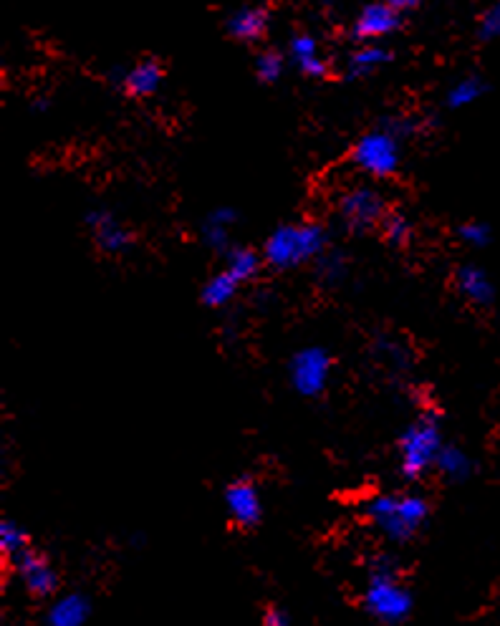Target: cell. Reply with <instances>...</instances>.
<instances>
[{"mask_svg":"<svg viewBox=\"0 0 500 626\" xmlns=\"http://www.w3.org/2000/svg\"><path fill=\"white\" fill-rule=\"evenodd\" d=\"M458 288L468 301L478 303V306H490L495 298V288L490 278L485 276L483 268L478 266H463L458 271Z\"/></svg>","mask_w":500,"mask_h":626,"instance_id":"obj_12","label":"cell"},{"mask_svg":"<svg viewBox=\"0 0 500 626\" xmlns=\"http://www.w3.org/2000/svg\"><path fill=\"white\" fill-rule=\"evenodd\" d=\"M16 568L21 573L23 584L31 594L36 596H48L56 591V573L48 568V563H43V558H38L33 551H21L16 558Z\"/></svg>","mask_w":500,"mask_h":626,"instance_id":"obj_9","label":"cell"},{"mask_svg":"<svg viewBox=\"0 0 500 626\" xmlns=\"http://www.w3.org/2000/svg\"><path fill=\"white\" fill-rule=\"evenodd\" d=\"M228 271L238 278L240 283L256 278L261 271V258H258L256 250L250 248H235L228 258Z\"/></svg>","mask_w":500,"mask_h":626,"instance_id":"obj_20","label":"cell"},{"mask_svg":"<svg viewBox=\"0 0 500 626\" xmlns=\"http://www.w3.org/2000/svg\"><path fill=\"white\" fill-rule=\"evenodd\" d=\"M389 61L387 48L377 46V43H367V46L357 48L352 56H349V74L352 76H369L372 71H377L379 66H384Z\"/></svg>","mask_w":500,"mask_h":626,"instance_id":"obj_17","label":"cell"},{"mask_svg":"<svg viewBox=\"0 0 500 626\" xmlns=\"http://www.w3.org/2000/svg\"><path fill=\"white\" fill-rule=\"evenodd\" d=\"M460 240L468 245H473V248H483V245L490 243V228L483 223H465L463 228L458 230Z\"/></svg>","mask_w":500,"mask_h":626,"instance_id":"obj_26","label":"cell"},{"mask_svg":"<svg viewBox=\"0 0 500 626\" xmlns=\"http://www.w3.org/2000/svg\"><path fill=\"white\" fill-rule=\"evenodd\" d=\"M326 233L319 225H283L268 238L266 263L276 271H288L324 253Z\"/></svg>","mask_w":500,"mask_h":626,"instance_id":"obj_1","label":"cell"},{"mask_svg":"<svg viewBox=\"0 0 500 626\" xmlns=\"http://www.w3.org/2000/svg\"><path fill=\"white\" fill-rule=\"evenodd\" d=\"M288 616H286V611H278V609H271L266 614V624L268 626H286L288 624Z\"/></svg>","mask_w":500,"mask_h":626,"instance_id":"obj_29","label":"cell"},{"mask_svg":"<svg viewBox=\"0 0 500 626\" xmlns=\"http://www.w3.org/2000/svg\"><path fill=\"white\" fill-rule=\"evenodd\" d=\"M480 36H483L485 41L500 38V0L493 3V6L483 13V18H480Z\"/></svg>","mask_w":500,"mask_h":626,"instance_id":"obj_28","label":"cell"},{"mask_svg":"<svg viewBox=\"0 0 500 626\" xmlns=\"http://www.w3.org/2000/svg\"><path fill=\"white\" fill-rule=\"evenodd\" d=\"M122 84L132 96H152L162 84L160 64L157 61H142L124 74Z\"/></svg>","mask_w":500,"mask_h":626,"instance_id":"obj_14","label":"cell"},{"mask_svg":"<svg viewBox=\"0 0 500 626\" xmlns=\"http://www.w3.org/2000/svg\"><path fill=\"white\" fill-rule=\"evenodd\" d=\"M387 6H392L394 11H407V8L417 6V0H384Z\"/></svg>","mask_w":500,"mask_h":626,"instance_id":"obj_30","label":"cell"},{"mask_svg":"<svg viewBox=\"0 0 500 626\" xmlns=\"http://www.w3.org/2000/svg\"><path fill=\"white\" fill-rule=\"evenodd\" d=\"M483 91H485V84L480 79H475V76L460 79L458 84L450 89V94H447V107H453V109L470 107V104H475V101L483 96Z\"/></svg>","mask_w":500,"mask_h":626,"instance_id":"obj_21","label":"cell"},{"mask_svg":"<svg viewBox=\"0 0 500 626\" xmlns=\"http://www.w3.org/2000/svg\"><path fill=\"white\" fill-rule=\"evenodd\" d=\"M435 465L440 467V473L447 475L450 480H465L473 473V462H470V457L465 455L460 447H442Z\"/></svg>","mask_w":500,"mask_h":626,"instance_id":"obj_19","label":"cell"},{"mask_svg":"<svg viewBox=\"0 0 500 626\" xmlns=\"http://www.w3.org/2000/svg\"><path fill=\"white\" fill-rule=\"evenodd\" d=\"M89 614H91L89 599L81 594H69L51 606L46 621L51 626H79L89 619Z\"/></svg>","mask_w":500,"mask_h":626,"instance_id":"obj_13","label":"cell"},{"mask_svg":"<svg viewBox=\"0 0 500 626\" xmlns=\"http://www.w3.org/2000/svg\"><path fill=\"white\" fill-rule=\"evenodd\" d=\"M256 74H258V79L266 81V84H273V81L281 79L283 59L276 54V51H266V54L258 56Z\"/></svg>","mask_w":500,"mask_h":626,"instance_id":"obj_24","label":"cell"},{"mask_svg":"<svg viewBox=\"0 0 500 626\" xmlns=\"http://www.w3.org/2000/svg\"><path fill=\"white\" fill-rule=\"evenodd\" d=\"M291 56L298 64V69L304 71L309 76H324L326 74V61L321 59L319 54V43H316L314 36H296L291 41Z\"/></svg>","mask_w":500,"mask_h":626,"instance_id":"obj_16","label":"cell"},{"mask_svg":"<svg viewBox=\"0 0 500 626\" xmlns=\"http://www.w3.org/2000/svg\"><path fill=\"white\" fill-rule=\"evenodd\" d=\"M26 546H28L26 531H23L18 523H13V520H3V523H0V551H3V556L16 558L18 553L26 551Z\"/></svg>","mask_w":500,"mask_h":626,"instance_id":"obj_22","label":"cell"},{"mask_svg":"<svg viewBox=\"0 0 500 626\" xmlns=\"http://www.w3.org/2000/svg\"><path fill=\"white\" fill-rule=\"evenodd\" d=\"M228 228H230V225H223V223H218V220H210L208 218V223L203 225L205 245H208L210 250H218V253L228 250V245H230Z\"/></svg>","mask_w":500,"mask_h":626,"instance_id":"obj_25","label":"cell"},{"mask_svg":"<svg viewBox=\"0 0 500 626\" xmlns=\"http://www.w3.org/2000/svg\"><path fill=\"white\" fill-rule=\"evenodd\" d=\"M225 505H228L230 518L238 523V526H256L261 520V498H258V490L250 483H233L225 490Z\"/></svg>","mask_w":500,"mask_h":626,"instance_id":"obj_8","label":"cell"},{"mask_svg":"<svg viewBox=\"0 0 500 626\" xmlns=\"http://www.w3.org/2000/svg\"><path fill=\"white\" fill-rule=\"evenodd\" d=\"M354 165L372 177H389L399 167V139L392 129L364 134L352 152Z\"/></svg>","mask_w":500,"mask_h":626,"instance_id":"obj_5","label":"cell"},{"mask_svg":"<svg viewBox=\"0 0 500 626\" xmlns=\"http://www.w3.org/2000/svg\"><path fill=\"white\" fill-rule=\"evenodd\" d=\"M86 223L94 230V238L96 243H99V248L107 250V253H119V250L127 248L129 240H132L129 238V230L124 228L117 218H112V215L107 213H91L89 218H86Z\"/></svg>","mask_w":500,"mask_h":626,"instance_id":"obj_11","label":"cell"},{"mask_svg":"<svg viewBox=\"0 0 500 626\" xmlns=\"http://www.w3.org/2000/svg\"><path fill=\"white\" fill-rule=\"evenodd\" d=\"M367 515L374 526L392 541H410L430 515V505L420 495H402V498H374L367 505Z\"/></svg>","mask_w":500,"mask_h":626,"instance_id":"obj_2","label":"cell"},{"mask_svg":"<svg viewBox=\"0 0 500 626\" xmlns=\"http://www.w3.org/2000/svg\"><path fill=\"white\" fill-rule=\"evenodd\" d=\"M384 235H387L389 243L405 245L412 238V225L405 215H387L384 218Z\"/></svg>","mask_w":500,"mask_h":626,"instance_id":"obj_23","label":"cell"},{"mask_svg":"<svg viewBox=\"0 0 500 626\" xmlns=\"http://www.w3.org/2000/svg\"><path fill=\"white\" fill-rule=\"evenodd\" d=\"M397 23L399 11H394L392 6H387L382 0V3L367 6L359 13L354 31H357V36L364 38V41H374V38H382L387 36V33H392L394 28H397Z\"/></svg>","mask_w":500,"mask_h":626,"instance_id":"obj_10","label":"cell"},{"mask_svg":"<svg viewBox=\"0 0 500 626\" xmlns=\"http://www.w3.org/2000/svg\"><path fill=\"white\" fill-rule=\"evenodd\" d=\"M402 450V473L407 478H420L432 462H437V455L442 450V435L440 425L435 417H422L415 425L407 427L399 442Z\"/></svg>","mask_w":500,"mask_h":626,"instance_id":"obj_4","label":"cell"},{"mask_svg":"<svg viewBox=\"0 0 500 626\" xmlns=\"http://www.w3.org/2000/svg\"><path fill=\"white\" fill-rule=\"evenodd\" d=\"M331 356L321 346L301 349L291 361V384L304 397H319L329 384Z\"/></svg>","mask_w":500,"mask_h":626,"instance_id":"obj_6","label":"cell"},{"mask_svg":"<svg viewBox=\"0 0 500 626\" xmlns=\"http://www.w3.org/2000/svg\"><path fill=\"white\" fill-rule=\"evenodd\" d=\"M268 28V16L263 8H240L230 16L228 31L233 33L240 41H256L266 33Z\"/></svg>","mask_w":500,"mask_h":626,"instance_id":"obj_15","label":"cell"},{"mask_svg":"<svg viewBox=\"0 0 500 626\" xmlns=\"http://www.w3.org/2000/svg\"><path fill=\"white\" fill-rule=\"evenodd\" d=\"M339 215L352 233H364L384 218V197L374 187H354L341 195Z\"/></svg>","mask_w":500,"mask_h":626,"instance_id":"obj_7","label":"cell"},{"mask_svg":"<svg viewBox=\"0 0 500 626\" xmlns=\"http://www.w3.org/2000/svg\"><path fill=\"white\" fill-rule=\"evenodd\" d=\"M364 609L382 624H402L412 611V596L399 584L387 563L374 566L372 579L364 591Z\"/></svg>","mask_w":500,"mask_h":626,"instance_id":"obj_3","label":"cell"},{"mask_svg":"<svg viewBox=\"0 0 500 626\" xmlns=\"http://www.w3.org/2000/svg\"><path fill=\"white\" fill-rule=\"evenodd\" d=\"M346 266H344V258L336 253L331 255H319V273L326 278L329 283H336L341 276H344Z\"/></svg>","mask_w":500,"mask_h":626,"instance_id":"obj_27","label":"cell"},{"mask_svg":"<svg viewBox=\"0 0 500 626\" xmlns=\"http://www.w3.org/2000/svg\"><path fill=\"white\" fill-rule=\"evenodd\" d=\"M238 283L240 281L230 271L218 273L215 278H210V281L205 283V288H203L205 306L220 308V306H225V303L233 301V296L238 293Z\"/></svg>","mask_w":500,"mask_h":626,"instance_id":"obj_18","label":"cell"}]
</instances>
